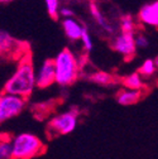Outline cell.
Returning <instances> with one entry per match:
<instances>
[{"instance_id": "1", "label": "cell", "mask_w": 158, "mask_h": 159, "mask_svg": "<svg viewBox=\"0 0 158 159\" xmlns=\"http://www.w3.org/2000/svg\"><path fill=\"white\" fill-rule=\"evenodd\" d=\"M35 87V70L32 63L30 56L26 54L19 59L14 72L4 84L3 91L28 98L33 93Z\"/></svg>"}, {"instance_id": "2", "label": "cell", "mask_w": 158, "mask_h": 159, "mask_svg": "<svg viewBox=\"0 0 158 159\" xmlns=\"http://www.w3.org/2000/svg\"><path fill=\"white\" fill-rule=\"evenodd\" d=\"M56 84L61 87H68L76 82L80 76L81 65L78 58L68 48H63L53 58Z\"/></svg>"}, {"instance_id": "3", "label": "cell", "mask_w": 158, "mask_h": 159, "mask_svg": "<svg viewBox=\"0 0 158 159\" xmlns=\"http://www.w3.org/2000/svg\"><path fill=\"white\" fill-rule=\"evenodd\" d=\"M14 159H33L44 152V144L38 135L23 131L12 136Z\"/></svg>"}, {"instance_id": "4", "label": "cell", "mask_w": 158, "mask_h": 159, "mask_svg": "<svg viewBox=\"0 0 158 159\" xmlns=\"http://www.w3.org/2000/svg\"><path fill=\"white\" fill-rule=\"evenodd\" d=\"M78 111L75 109L62 111L54 115L48 123V133L52 136H62L71 134L78 125Z\"/></svg>"}, {"instance_id": "5", "label": "cell", "mask_w": 158, "mask_h": 159, "mask_svg": "<svg viewBox=\"0 0 158 159\" xmlns=\"http://www.w3.org/2000/svg\"><path fill=\"white\" fill-rule=\"evenodd\" d=\"M27 106V98L8 92L0 93V124L16 117Z\"/></svg>"}, {"instance_id": "6", "label": "cell", "mask_w": 158, "mask_h": 159, "mask_svg": "<svg viewBox=\"0 0 158 159\" xmlns=\"http://www.w3.org/2000/svg\"><path fill=\"white\" fill-rule=\"evenodd\" d=\"M23 56H26L24 43L18 41L8 32L0 30V63L5 62L7 59H21Z\"/></svg>"}, {"instance_id": "7", "label": "cell", "mask_w": 158, "mask_h": 159, "mask_svg": "<svg viewBox=\"0 0 158 159\" xmlns=\"http://www.w3.org/2000/svg\"><path fill=\"white\" fill-rule=\"evenodd\" d=\"M110 46L113 51L119 53L124 58L129 59L135 54L137 47H135V41H134V34L133 33H123L120 32L119 34H115L111 38Z\"/></svg>"}, {"instance_id": "8", "label": "cell", "mask_w": 158, "mask_h": 159, "mask_svg": "<svg viewBox=\"0 0 158 159\" xmlns=\"http://www.w3.org/2000/svg\"><path fill=\"white\" fill-rule=\"evenodd\" d=\"M35 81L38 89H47L56 84V72L53 59H46L35 71Z\"/></svg>"}, {"instance_id": "9", "label": "cell", "mask_w": 158, "mask_h": 159, "mask_svg": "<svg viewBox=\"0 0 158 159\" xmlns=\"http://www.w3.org/2000/svg\"><path fill=\"white\" fill-rule=\"evenodd\" d=\"M138 19L144 25L158 28V0L143 5L138 13Z\"/></svg>"}, {"instance_id": "10", "label": "cell", "mask_w": 158, "mask_h": 159, "mask_svg": "<svg viewBox=\"0 0 158 159\" xmlns=\"http://www.w3.org/2000/svg\"><path fill=\"white\" fill-rule=\"evenodd\" d=\"M62 29L65 35L67 37L68 41L71 42H76V41H80L82 32L85 25H82L80 22L75 18H67V19H62Z\"/></svg>"}, {"instance_id": "11", "label": "cell", "mask_w": 158, "mask_h": 159, "mask_svg": "<svg viewBox=\"0 0 158 159\" xmlns=\"http://www.w3.org/2000/svg\"><path fill=\"white\" fill-rule=\"evenodd\" d=\"M142 90H132V89H122L116 93V102L122 106H130L137 104L142 98Z\"/></svg>"}, {"instance_id": "12", "label": "cell", "mask_w": 158, "mask_h": 159, "mask_svg": "<svg viewBox=\"0 0 158 159\" xmlns=\"http://www.w3.org/2000/svg\"><path fill=\"white\" fill-rule=\"evenodd\" d=\"M90 14L94 19V22L97 24V27L103 29L105 33L110 34V35H114V32L115 29L113 28V25L110 24V22L106 19V16L103 14V11L99 9V7L95 4V3H91L90 4Z\"/></svg>"}, {"instance_id": "13", "label": "cell", "mask_w": 158, "mask_h": 159, "mask_svg": "<svg viewBox=\"0 0 158 159\" xmlns=\"http://www.w3.org/2000/svg\"><path fill=\"white\" fill-rule=\"evenodd\" d=\"M124 89H132V90H142L144 86L143 76L139 72H133L125 76L122 81Z\"/></svg>"}, {"instance_id": "14", "label": "cell", "mask_w": 158, "mask_h": 159, "mask_svg": "<svg viewBox=\"0 0 158 159\" xmlns=\"http://www.w3.org/2000/svg\"><path fill=\"white\" fill-rule=\"evenodd\" d=\"M89 80L99 86H111L115 82V78L109 72H104V71L92 72L91 75H89Z\"/></svg>"}, {"instance_id": "15", "label": "cell", "mask_w": 158, "mask_h": 159, "mask_svg": "<svg viewBox=\"0 0 158 159\" xmlns=\"http://www.w3.org/2000/svg\"><path fill=\"white\" fill-rule=\"evenodd\" d=\"M0 159H14L12 138L8 135H0Z\"/></svg>"}, {"instance_id": "16", "label": "cell", "mask_w": 158, "mask_h": 159, "mask_svg": "<svg viewBox=\"0 0 158 159\" xmlns=\"http://www.w3.org/2000/svg\"><path fill=\"white\" fill-rule=\"evenodd\" d=\"M135 20L130 15H124L120 19V30L123 33H133L135 34Z\"/></svg>"}, {"instance_id": "17", "label": "cell", "mask_w": 158, "mask_h": 159, "mask_svg": "<svg viewBox=\"0 0 158 159\" xmlns=\"http://www.w3.org/2000/svg\"><path fill=\"white\" fill-rule=\"evenodd\" d=\"M156 65H154V61L153 59H146V61H143V63L141 65V67H139V70H138V72H139L142 76H143V78L144 77H151V76H153L154 75V72H156Z\"/></svg>"}, {"instance_id": "18", "label": "cell", "mask_w": 158, "mask_h": 159, "mask_svg": "<svg viewBox=\"0 0 158 159\" xmlns=\"http://www.w3.org/2000/svg\"><path fill=\"white\" fill-rule=\"evenodd\" d=\"M47 13L51 18L57 19L60 16V0H44Z\"/></svg>"}, {"instance_id": "19", "label": "cell", "mask_w": 158, "mask_h": 159, "mask_svg": "<svg viewBox=\"0 0 158 159\" xmlns=\"http://www.w3.org/2000/svg\"><path fill=\"white\" fill-rule=\"evenodd\" d=\"M80 42L82 44V48L85 52H91L94 49V42H92V38H91V34L89 32V29L85 27L84 28V32H82V35H81V39Z\"/></svg>"}, {"instance_id": "20", "label": "cell", "mask_w": 158, "mask_h": 159, "mask_svg": "<svg viewBox=\"0 0 158 159\" xmlns=\"http://www.w3.org/2000/svg\"><path fill=\"white\" fill-rule=\"evenodd\" d=\"M134 41H135V47L137 49H146L149 46V39L146 34L143 33H137L134 34Z\"/></svg>"}, {"instance_id": "21", "label": "cell", "mask_w": 158, "mask_h": 159, "mask_svg": "<svg viewBox=\"0 0 158 159\" xmlns=\"http://www.w3.org/2000/svg\"><path fill=\"white\" fill-rule=\"evenodd\" d=\"M60 15H61L63 19H67V18H73L75 13H73V10H72L71 8L65 7V8H60Z\"/></svg>"}, {"instance_id": "22", "label": "cell", "mask_w": 158, "mask_h": 159, "mask_svg": "<svg viewBox=\"0 0 158 159\" xmlns=\"http://www.w3.org/2000/svg\"><path fill=\"white\" fill-rule=\"evenodd\" d=\"M153 61H154V65H156V68H158V56H156L153 58Z\"/></svg>"}, {"instance_id": "23", "label": "cell", "mask_w": 158, "mask_h": 159, "mask_svg": "<svg viewBox=\"0 0 158 159\" xmlns=\"http://www.w3.org/2000/svg\"><path fill=\"white\" fill-rule=\"evenodd\" d=\"M12 2H15V0H0V3H12Z\"/></svg>"}]
</instances>
